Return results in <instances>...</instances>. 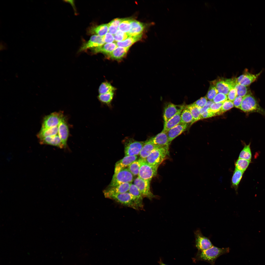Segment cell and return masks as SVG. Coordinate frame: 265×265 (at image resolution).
<instances>
[{
    "mask_svg": "<svg viewBox=\"0 0 265 265\" xmlns=\"http://www.w3.org/2000/svg\"><path fill=\"white\" fill-rule=\"evenodd\" d=\"M229 247L219 248L213 245L203 251H199L194 259L195 261H203L215 265V262L219 256L227 253L229 252Z\"/></svg>",
    "mask_w": 265,
    "mask_h": 265,
    "instance_id": "6da1fadb",
    "label": "cell"
},
{
    "mask_svg": "<svg viewBox=\"0 0 265 265\" xmlns=\"http://www.w3.org/2000/svg\"><path fill=\"white\" fill-rule=\"evenodd\" d=\"M239 109L248 114L257 112L265 116V110L260 106L251 93L243 97Z\"/></svg>",
    "mask_w": 265,
    "mask_h": 265,
    "instance_id": "7a4b0ae2",
    "label": "cell"
},
{
    "mask_svg": "<svg viewBox=\"0 0 265 265\" xmlns=\"http://www.w3.org/2000/svg\"><path fill=\"white\" fill-rule=\"evenodd\" d=\"M104 195L106 198L113 200L122 205L136 210H139L133 197L128 192Z\"/></svg>",
    "mask_w": 265,
    "mask_h": 265,
    "instance_id": "3957f363",
    "label": "cell"
},
{
    "mask_svg": "<svg viewBox=\"0 0 265 265\" xmlns=\"http://www.w3.org/2000/svg\"><path fill=\"white\" fill-rule=\"evenodd\" d=\"M169 148L159 147L153 151L145 159L150 165L158 167L168 154Z\"/></svg>",
    "mask_w": 265,
    "mask_h": 265,
    "instance_id": "277c9868",
    "label": "cell"
},
{
    "mask_svg": "<svg viewBox=\"0 0 265 265\" xmlns=\"http://www.w3.org/2000/svg\"><path fill=\"white\" fill-rule=\"evenodd\" d=\"M138 160L140 164L138 177L143 179L151 181L152 178L157 175L158 167L150 165L145 159L140 158Z\"/></svg>",
    "mask_w": 265,
    "mask_h": 265,
    "instance_id": "5b68a950",
    "label": "cell"
},
{
    "mask_svg": "<svg viewBox=\"0 0 265 265\" xmlns=\"http://www.w3.org/2000/svg\"><path fill=\"white\" fill-rule=\"evenodd\" d=\"M211 83L216 88L219 93L226 95L231 89L235 88L237 84L236 78L218 79L212 81Z\"/></svg>",
    "mask_w": 265,
    "mask_h": 265,
    "instance_id": "8992f818",
    "label": "cell"
},
{
    "mask_svg": "<svg viewBox=\"0 0 265 265\" xmlns=\"http://www.w3.org/2000/svg\"><path fill=\"white\" fill-rule=\"evenodd\" d=\"M133 180V175L126 168L114 174L108 187H113L125 183H131Z\"/></svg>",
    "mask_w": 265,
    "mask_h": 265,
    "instance_id": "52a82bcc",
    "label": "cell"
},
{
    "mask_svg": "<svg viewBox=\"0 0 265 265\" xmlns=\"http://www.w3.org/2000/svg\"><path fill=\"white\" fill-rule=\"evenodd\" d=\"M125 156H137L139 154L145 142L139 141L129 138L124 141Z\"/></svg>",
    "mask_w": 265,
    "mask_h": 265,
    "instance_id": "ba28073f",
    "label": "cell"
},
{
    "mask_svg": "<svg viewBox=\"0 0 265 265\" xmlns=\"http://www.w3.org/2000/svg\"><path fill=\"white\" fill-rule=\"evenodd\" d=\"M150 181L138 177L134 180L133 184L138 188L143 198L146 197L151 200L156 196L150 190Z\"/></svg>",
    "mask_w": 265,
    "mask_h": 265,
    "instance_id": "9c48e42d",
    "label": "cell"
},
{
    "mask_svg": "<svg viewBox=\"0 0 265 265\" xmlns=\"http://www.w3.org/2000/svg\"><path fill=\"white\" fill-rule=\"evenodd\" d=\"M64 118L63 113L61 112L53 113L44 118L41 129L50 128L58 126Z\"/></svg>",
    "mask_w": 265,
    "mask_h": 265,
    "instance_id": "30bf717a",
    "label": "cell"
},
{
    "mask_svg": "<svg viewBox=\"0 0 265 265\" xmlns=\"http://www.w3.org/2000/svg\"><path fill=\"white\" fill-rule=\"evenodd\" d=\"M195 246L199 251H203L207 249L213 245L208 238L204 236L200 230L195 231Z\"/></svg>",
    "mask_w": 265,
    "mask_h": 265,
    "instance_id": "8fae6325",
    "label": "cell"
},
{
    "mask_svg": "<svg viewBox=\"0 0 265 265\" xmlns=\"http://www.w3.org/2000/svg\"><path fill=\"white\" fill-rule=\"evenodd\" d=\"M103 36H100L97 35L92 36L89 40L84 43L81 46L79 52H81L89 49H92L101 46L104 44Z\"/></svg>",
    "mask_w": 265,
    "mask_h": 265,
    "instance_id": "7c38bea8",
    "label": "cell"
},
{
    "mask_svg": "<svg viewBox=\"0 0 265 265\" xmlns=\"http://www.w3.org/2000/svg\"><path fill=\"white\" fill-rule=\"evenodd\" d=\"M183 105H176L171 103H167L165 106L163 115L164 123L175 115L180 110L184 108Z\"/></svg>",
    "mask_w": 265,
    "mask_h": 265,
    "instance_id": "4fadbf2b",
    "label": "cell"
},
{
    "mask_svg": "<svg viewBox=\"0 0 265 265\" xmlns=\"http://www.w3.org/2000/svg\"><path fill=\"white\" fill-rule=\"evenodd\" d=\"M261 73V72L254 74L245 72L236 78L237 83L247 87L256 80Z\"/></svg>",
    "mask_w": 265,
    "mask_h": 265,
    "instance_id": "5bb4252c",
    "label": "cell"
},
{
    "mask_svg": "<svg viewBox=\"0 0 265 265\" xmlns=\"http://www.w3.org/2000/svg\"><path fill=\"white\" fill-rule=\"evenodd\" d=\"M137 156H126L116 163L114 174L116 173L122 169L126 168L133 162L137 160Z\"/></svg>",
    "mask_w": 265,
    "mask_h": 265,
    "instance_id": "9a60e30c",
    "label": "cell"
},
{
    "mask_svg": "<svg viewBox=\"0 0 265 265\" xmlns=\"http://www.w3.org/2000/svg\"><path fill=\"white\" fill-rule=\"evenodd\" d=\"M149 139L154 144L160 147L169 148L170 144L167 133L162 131Z\"/></svg>",
    "mask_w": 265,
    "mask_h": 265,
    "instance_id": "2e32d148",
    "label": "cell"
},
{
    "mask_svg": "<svg viewBox=\"0 0 265 265\" xmlns=\"http://www.w3.org/2000/svg\"><path fill=\"white\" fill-rule=\"evenodd\" d=\"M58 135L60 138L64 147H66L69 135L68 126L64 117L58 126Z\"/></svg>",
    "mask_w": 265,
    "mask_h": 265,
    "instance_id": "e0dca14e",
    "label": "cell"
},
{
    "mask_svg": "<svg viewBox=\"0 0 265 265\" xmlns=\"http://www.w3.org/2000/svg\"><path fill=\"white\" fill-rule=\"evenodd\" d=\"M188 125V124L180 123L169 130L167 133L170 143L185 131Z\"/></svg>",
    "mask_w": 265,
    "mask_h": 265,
    "instance_id": "ac0fdd59",
    "label": "cell"
},
{
    "mask_svg": "<svg viewBox=\"0 0 265 265\" xmlns=\"http://www.w3.org/2000/svg\"><path fill=\"white\" fill-rule=\"evenodd\" d=\"M131 184L125 183L113 187H107L103 191L104 194H119L128 192Z\"/></svg>",
    "mask_w": 265,
    "mask_h": 265,
    "instance_id": "d6986e66",
    "label": "cell"
},
{
    "mask_svg": "<svg viewBox=\"0 0 265 265\" xmlns=\"http://www.w3.org/2000/svg\"><path fill=\"white\" fill-rule=\"evenodd\" d=\"M184 108L180 110L174 116L164 123L163 128L162 131L167 133L171 129L181 123V114Z\"/></svg>",
    "mask_w": 265,
    "mask_h": 265,
    "instance_id": "ffe728a7",
    "label": "cell"
},
{
    "mask_svg": "<svg viewBox=\"0 0 265 265\" xmlns=\"http://www.w3.org/2000/svg\"><path fill=\"white\" fill-rule=\"evenodd\" d=\"M117 47L116 43L115 42L106 43L99 47L91 49L94 53H101L108 55Z\"/></svg>",
    "mask_w": 265,
    "mask_h": 265,
    "instance_id": "44dd1931",
    "label": "cell"
},
{
    "mask_svg": "<svg viewBox=\"0 0 265 265\" xmlns=\"http://www.w3.org/2000/svg\"><path fill=\"white\" fill-rule=\"evenodd\" d=\"M128 192L133 197L139 209H143V197L137 186L131 184Z\"/></svg>",
    "mask_w": 265,
    "mask_h": 265,
    "instance_id": "7402d4cb",
    "label": "cell"
},
{
    "mask_svg": "<svg viewBox=\"0 0 265 265\" xmlns=\"http://www.w3.org/2000/svg\"><path fill=\"white\" fill-rule=\"evenodd\" d=\"M41 144H46L56 146L60 148L64 147L58 135L48 136L40 139Z\"/></svg>",
    "mask_w": 265,
    "mask_h": 265,
    "instance_id": "603a6c76",
    "label": "cell"
},
{
    "mask_svg": "<svg viewBox=\"0 0 265 265\" xmlns=\"http://www.w3.org/2000/svg\"><path fill=\"white\" fill-rule=\"evenodd\" d=\"M108 31V24H104L98 26H92L87 30V33L90 35L95 34L103 36Z\"/></svg>",
    "mask_w": 265,
    "mask_h": 265,
    "instance_id": "cb8c5ba5",
    "label": "cell"
},
{
    "mask_svg": "<svg viewBox=\"0 0 265 265\" xmlns=\"http://www.w3.org/2000/svg\"><path fill=\"white\" fill-rule=\"evenodd\" d=\"M160 147L153 143L149 139L145 141L139 153L140 158L145 159L154 149Z\"/></svg>",
    "mask_w": 265,
    "mask_h": 265,
    "instance_id": "d4e9b609",
    "label": "cell"
},
{
    "mask_svg": "<svg viewBox=\"0 0 265 265\" xmlns=\"http://www.w3.org/2000/svg\"><path fill=\"white\" fill-rule=\"evenodd\" d=\"M146 27L143 23L135 20L132 19L131 28L127 33L129 36L138 35L142 33Z\"/></svg>",
    "mask_w": 265,
    "mask_h": 265,
    "instance_id": "484cf974",
    "label": "cell"
},
{
    "mask_svg": "<svg viewBox=\"0 0 265 265\" xmlns=\"http://www.w3.org/2000/svg\"><path fill=\"white\" fill-rule=\"evenodd\" d=\"M143 34L129 36L125 40L117 42L116 43L117 46L124 48H130L132 44L141 39Z\"/></svg>",
    "mask_w": 265,
    "mask_h": 265,
    "instance_id": "4316f807",
    "label": "cell"
},
{
    "mask_svg": "<svg viewBox=\"0 0 265 265\" xmlns=\"http://www.w3.org/2000/svg\"><path fill=\"white\" fill-rule=\"evenodd\" d=\"M130 48L117 47L108 55L112 59L119 60L123 58L126 55Z\"/></svg>",
    "mask_w": 265,
    "mask_h": 265,
    "instance_id": "83f0119b",
    "label": "cell"
},
{
    "mask_svg": "<svg viewBox=\"0 0 265 265\" xmlns=\"http://www.w3.org/2000/svg\"><path fill=\"white\" fill-rule=\"evenodd\" d=\"M58 131V126L50 128L41 129L37 134V137L40 139L47 137L54 136L56 135Z\"/></svg>",
    "mask_w": 265,
    "mask_h": 265,
    "instance_id": "f1b7e54d",
    "label": "cell"
},
{
    "mask_svg": "<svg viewBox=\"0 0 265 265\" xmlns=\"http://www.w3.org/2000/svg\"><path fill=\"white\" fill-rule=\"evenodd\" d=\"M190 111L192 116L193 120L192 123L202 119L201 109V108L193 105V104L186 106Z\"/></svg>",
    "mask_w": 265,
    "mask_h": 265,
    "instance_id": "f546056e",
    "label": "cell"
},
{
    "mask_svg": "<svg viewBox=\"0 0 265 265\" xmlns=\"http://www.w3.org/2000/svg\"><path fill=\"white\" fill-rule=\"evenodd\" d=\"M244 172L235 169L232 178L233 187L237 190L238 186L242 178Z\"/></svg>",
    "mask_w": 265,
    "mask_h": 265,
    "instance_id": "4dcf8cb0",
    "label": "cell"
},
{
    "mask_svg": "<svg viewBox=\"0 0 265 265\" xmlns=\"http://www.w3.org/2000/svg\"><path fill=\"white\" fill-rule=\"evenodd\" d=\"M193 120L192 116L189 110L186 106L185 107L181 114V123L187 124L190 123L191 125Z\"/></svg>",
    "mask_w": 265,
    "mask_h": 265,
    "instance_id": "1f68e13d",
    "label": "cell"
},
{
    "mask_svg": "<svg viewBox=\"0 0 265 265\" xmlns=\"http://www.w3.org/2000/svg\"><path fill=\"white\" fill-rule=\"evenodd\" d=\"M115 88L109 83L105 82L102 83L99 88V94L113 92Z\"/></svg>",
    "mask_w": 265,
    "mask_h": 265,
    "instance_id": "d6a6232c",
    "label": "cell"
},
{
    "mask_svg": "<svg viewBox=\"0 0 265 265\" xmlns=\"http://www.w3.org/2000/svg\"><path fill=\"white\" fill-rule=\"evenodd\" d=\"M132 20L129 18H123L119 25V30L125 33H128L131 28Z\"/></svg>",
    "mask_w": 265,
    "mask_h": 265,
    "instance_id": "836d02e7",
    "label": "cell"
},
{
    "mask_svg": "<svg viewBox=\"0 0 265 265\" xmlns=\"http://www.w3.org/2000/svg\"><path fill=\"white\" fill-rule=\"evenodd\" d=\"M251 160L239 159L235 163V169L244 172L248 166Z\"/></svg>",
    "mask_w": 265,
    "mask_h": 265,
    "instance_id": "e575fe53",
    "label": "cell"
},
{
    "mask_svg": "<svg viewBox=\"0 0 265 265\" xmlns=\"http://www.w3.org/2000/svg\"><path fill=\"white\" fill-rule=\"evenodd\" d=\"M250 143L248 145H245L240 152L238 158L251 160L252 153L250 147Z\"/></svg>",
    "mask_w": 265,
    "mask_h": 265,
    "instance_id": "d590c367",
    "label": "cell"
},
{
    "mask_svg": "<svg viewBox=\"0 0 265 265\" xmlns=\"http://www.w3.org/2000/svg\"><path fill=\"white\" fill-rule=\"evenodd\" d=\"M237 91V96L243 97L251 93L247 87L237 83L235 87Z\"/></svg>",
    "mask_w": 265,
    "mask_h": 265,
    "instance_id": "8d00e7d4",
    "label": "cell"
},
{
    "mask_svg": "<svg viewBox=\"0 0 265 265\" xmlns=\"http://www.w3.org/2000/svg\"><path fill=\"white\" fill-rule=\"evenodd\" d=\"M114 95L113 92L99 94L98 98L101 102L107 104H109L113 98Z\"/></svg>",
    "mask_w": 265,
    "mask_h": 265,
    "instance_id": "74e56055",
    "label": "cell"
},
{
    "mask_svg": "<svg viewBox=\"0 0 265 265\" xmlns=\"http://www.w3.org/2000/svg\"><path fill=\"white\" fill-rule=\"evenodd\" d=\"M140 167V164L138 160L132 162L127 168L134 176L138 175Z\"/></svg>",
    "mask_w": 265,
    "mask_h": 265,
    "instance_id": "f35d334b",
    "label": "cell"
},
{
    "mask_svg": "<svg viewBox=\"0 0 265 265\" xmlns=\"http://www.w3.org/2000/svg\"><path fill=\"white\" fill-rule=\"evenodd\" d=\"M218 91L215 86L211 84L207 94L206 97L210 101H212L218 93Z\"/></svg>",
    "mask_w": 265,
    "mask_h": 265,
    "instance_id": "ab89813d",
    "label": "cell"
},
{
    "mask_svg": "<svg viewBox=\"0 0 265 265\" xmlns=\"http://www.w3.org/2000/svg\"><path fill=\"white\" fill-rule=\"evenodd\" d=\"M223 103L213 102L211 105L210 109L215 114L216 116L222 114L221 109Z\"/></svg>",
    "mask_w": 265,
    "mask_h": 265,
    "instance_id": "60d3db41",
    "label": "cell"
},
{
    "mask_svg": "<svg viewBox=\"0 0 265 265\" xmlns=\"http://www.w3.org/2000/svg\"><path fill=\"white\" fill-rule=\"evenodd\" d=\"M113 36L114 40L117 42L123 41L129 36L127 33H124L119 30Z\"/></svg>",
    "mask_w": 265,
    "mask_h": 265,
    "instance_id": "b9f144b4",
    "label": "cell"
},
{
    "mask_svg": "<svg viewBox=\"0 0 265 265\" xmlns=\"http://www.w3.org/2000/svg\"><path fill=\"white\" fill-rule=\"evenodd\" d=\"M233 102L229 100H226L223 103L221 107V112L222 114L234 107Z\"/></svg>",
    "mask_w": 265,
    "mask_h": 265,
    "instance_id": "7bdbcfd3",
    "label": "cell"
},
{
    "mask_svg": "<svg viewBox=\"0 0 265 265\" xmlns=\"http://www.w3.org/2000/svg\"><path fill=\"white\" fill-rule=\"evenodd\" d=\"M228 99L227 95L221 93H218L215 96L212 101L214 103H224Z\"/></svg>",
    "mask_w": 265,
    "mask_h": 265,
    "instance_id": "ee69618b",
    "label": "cell"
},
{
    "mask_svg": "<svg viewBox=\"0 0 265 265\" xmlns=\"http://www.w3.org/2000/svg\"><path fill=\"white\" fill-rule=\"evenodd\" d=\"M207 101V99L206 96H205L201 97L193 104L201 108L205 105Z\"/></svg>",
    "mask_w": 265,
    "mask_h": 265,
    "instance_id": "f6af8a7d",
    "label": "cell"
},
{
    "mask_svg": "<svg viewBox=\"0 0 265 265\" xmlns=\"http://www.w3.org/2000/svg\"><path fill=\"white\" fill-rule=\"evenodd\" d=\"M227 95V98L229 100L231 101H233L237 96L236 89L235 88L231 89Z\"/></svg>",
    "mask_w": 265,
    "mask_h": 265,
    "instance_id": "bcb514c9",
    "label": "cell"
},
{
    "mask_svg": "<svg viewBox=\"0 0 265 265\" xmlns=\"http://www.w3.org/2000/svg\"><path fill=\"white\" fill-rule=\"evenodd\" d=\"M201 114L202 119L209 118L216 116L215 114L211 110L210 108Z\"/></svg>",
    "mask_w": 265,
    "mask_h": 265,
    "instance_id": "7dc6e473",
    "label": "cell"
},
{
    "mask_svg": "<svg viewBox=\"0 0 265 265\" xmlns=\"http://www.w3.org/2000/svg\"><path fill=\"white\" fill-rule=\"evenodd\" d=\"M103 38L105 43H112L114 40L113 35L109 32H107L104 36Z\"/></svg>",
    "mask_w": 265,
    "mask_h": 265,
    "instance_id": "c3c4849f",
    "label": "cell"
},
{
    "mask_svg": "<svg viewBox=\"0 0 265 265\" xmlns=\"http://www.w3.org/2000/svg\"><path fill=\"white\" fill-rule=\"evenodd\" d=\"M243 97L237 96L233 101L234 106L236 107L240 108Z\"/></svg>",
    "mask_w": 265,
    "mask_h": 265,
    "instance_id": "681fc988",
    "label": "cell"
},
{
    "mask_svg": "<svg viewBox=\"0 0 265 265\" xmlns=\"http://www.w3.org/2000/svg\"><path fill=\"white\" fill-rule=\"evenodd\" d=\"M123 18H116L114 19L108 24L109 25L112 26L119 28V25L122 20Z\"/></svg>",
    "mask_w": 265,
    "mask_h": 265,
    "instance_id": "f907efd6",
    "label": "cell"
},
{
    "mask_svg": "<svg viewBox=\"0 0 265 265\" xmlns=\"http://www.w3.org/2000/svg\"><path fill=\"white\" fill-rule=\"evenodd\" d=\"M213 103V102L212 101L209 100L208 101L205 105L201 108V113L210 108L211 105Z\"/></svg>",
    "mask_w": 265,
    "mask_h": 265,
    "instance_id": "816d5d0a",
    "label": "cell"
},
{
    "mask_svg": "<svg viewBox=\"0 0 265 265\" xmlns=\"http://www.w3.org/2000/svg\"><path fill=\"white\" fill-rule=\"evenodd\" d=\"M108 25L109 32L113 35L115 34L118 30L119 28L111 25Z\"/></svg>",
    "mask_w": 265,
    "mask_h": 265,
    "instance_id": "f5cc1de1",
    "label": "cell"
},
{
    "mask_svg": "<svg viewBox=\"0 0 265 265\" xmlns=\"http://www.w3.org/2000/svg\"><path fill=\"white\" fill-rule=\"evenodd\" d=\"M160 265H166L165 264H163V263H162L161 262L160 263Z\"/></svg>",
    "mask_w": 265,
    "mask_h": 265,
    "instance_id": "db71d44e",
    "label": "cell"
}]
</instances>
